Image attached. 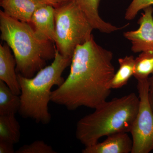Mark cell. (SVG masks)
<instances>
[{
  "label": "cell",
  "mask_w": 153,
  "mask_h": 153,
  "mask_svg": "<svg viewBox=\"0 0 153 153\" xmlns=\"http://www.w3.org/2000/svg\"><path fill=\"white\" fill-rule=\"evenodd\" d=\"M43 5L38 0H0V5L6 15L30 24L34 12Z\"/></svg>",
  "instance_id": "obj_11"
},
{
  "label": "cell",
  "mask_w": 153,
  "mask_h": 153,
  "mask_svg": "<svg viewBox=\"0 0 153 153\" xmlns=\"http://www.w3.org/2000/svg\"><path fill=\"white\" fill-rule=\"evenodd\" d=\"M120 67L115 73L110 83L111 89H117L127 83L130 78L133 76L135 59L133 55L126 56L118 59Z\"/></svg>",
  "instance_id": "obj_14"
},
{
  "label": "cell",
  "mask_w": 153,
  "mask_h": 153,
  "mask_svg": "<svg viewBox=\"0 0 153 153\" xmlns=\"http://www.w3.org/2000/svg\"><path fill=\"white\" fill-rule=\"evenodd\" d=\"M148 79L137 81L139 106L130 131L131 153H149L153 150V110L148 95Z\"/></svg>",
  "instance_id": "obj_6"
},
{
  "label": "cell",
  "mask_w": 153,
  "mask_h": 153,
  "mask_svg": "<svg viewBox=\"0 0 153 153\" xmlns=\"http://www.w3.org/2000/svg\"><path fill=\"white\" fill-rule=\"evenodd\" d=\"M153 74V53L143 52L135 59L133 76L137 80L148 79Z\"/></svg>",
  "instance_id": "obj_16"
},
{
  "label": "cell",
  "mask_w": 153,
  "mask_h": 153,
  "mask_svg": "<svg viewBox=\"0 0 153 153\" xmlns=\"http://www.w3.org/2000/svg\"><path fill=\"white\" fill-rule=\"evenodd\" d=\"M144 13L138 21L139 27L134 31H127L123 36L131 44V50L135 53H153V7L143 10Z\"/></svg>",
  "instance_id": "obj_7"
},
{
  "label": "cell",
  "mask_w": 153,
  "mask_h": 153,
  "mask_svg": "<svg viewBox=\"0 0 153 153\" xmlns=\"http://www.w3.org/2000/svg\"><path fill=\"white\" fill-rule=\"evenodd\" d=\"M0 30L1 39L13 53L17 74L31 78L45 67L46 61L54 59V42L38 38L30 24L13 19L1 10Z\"/></svg>",
  "instance_id": "obj_2"
},
{
  "label": "cell",
  "mask_w": 153,
  "mask_h": 153,
  "mask_svg": "<svg viewBox=\"0 0 153 153\" xmlns=\"http://www.w3.org/2000/svg\"><path fill=\"white\" fill-rule=\"evenodd\" d=\"M148 82H149L148 95H149V100L150 102L151 106L153 110V74L149 77Z\"/></svg>",
  "instance_id": "obj_21"
},
{
  "label": "cell",
  "mask_w": 153,
  "mask_h": 153,
  "mask_svg": "<svg viewBox=\"0 0 153 153\" xmlns=\"http://www.w3.org/2000/svg\"><path fill=\"white\" fill-rule=\"evenodd\" d=\"M85 15L94 29L101 33L109 34L122 30L124 27H117L104 21L99 13L100 0H73Z\"/></svg>",
  "instance_id": "obj_12"
},
{
  "label": "cell",
  "mask_w": 153,
  "mask_h": 153,
  "mask_svg": "<svg viewBox=\"0 0 153 153\" xmlns=\"http://www.w3.org/2000/svg\"><path fill=\"white\" fill-rule=\"evenodd\" d=\"M21 106V98L0 80V115L15 114Z\"/></svg>",
  "instance_id": "obj_15"
},
{
  "label": "cell",
  "mask_w": 153,
  "mask_h": 153,
  "mask_svg": "<svg viewBox=\"0 0 153 153\" xmlns=\"http://www.w3.org/2000/svg\"><path fill=\"white\" fill-rule=\"evenodd\" d=\"M139 96L131 93L105 101L94 112L76 123V138L85 147L98 142L102 137L119 132H130L138 111Z\"/></svg>",
  "instance_id": "obj_3"
},
{
  "label": "cell",
  "mask_w": 153,
  "mask_h": 153,
  "mask_svg": "<svg viewBox=\"0 0 153 153\" xmlns=\"http://www.w3.org/2000/svg\"><path fill=\"white\" fill-rule=\"evenodd\" d=\"M133 141L127 133L119 132L107 136L101 143L85 147L82 153H131Z\"/></svg>",
  "instance_id": "obj_9"
},
{
  "label": "cell",
  "mask_w": 153,
  "mask_h": 153,
  "mask_svg": "<svg viewBox=\"0 0 153 153\" xmlns=\"http://www.w3.org/2000/svg\"><path fill=\"white\" fill-rule=\"evenodd\" d=\"M153 5V0H132L126 10L125 19L128 21L133 20L141 10Z\"/></svg>",
  "instance_id": "obj_18"
},
{
  "label": "cell",
  "mask_w": 153,
  "mask_h": 153,
  "mask_svg": "<svg viewBox=\"0 0 153 153\" xmlns=\"http://www.w3.org/2000/svg\"><path fill=\"white\" fill-rule=\"evenodd\" d=\"M55 8L44 4L36 10L31 19L36 35L44 41L54 42L55 38Z\"/></svg>",
  "instance_id": "obj_8"
},
{
  "label": "cell",
  "mask_w": 153,
  "mask_h": 153,
  "mask_svg": "<svg viewBox=\"0 0 153 153\" xmlns=\"http://www.w3.org/2000/svg\"><path fill=\"white\" fill-rule=\"evenodd\" d=\"M71 61V58L61 55L56 48L53 62L39 70L35 76L28 78L17 74L21 91L19 112L22 116L32 119L37 123H49L51 115L48 104L51 101V89L64 82L62 74Z\"/></svg>",
  "instance_id": "obj_4"
},
{
  "label": "cell",
  "mask_w": 153,
  "mask_h": 153,
  "mask_svg": "<svg viewBox=\"0 0 153 153\" xmlns=\"http://www.w3.org/2000/svg\"><path fill=\"white\" fill-rule=\"evenodd\" d=\"M38 1L44 4L52 6L55 9L71 0H38Z\"/></svg>",
  "instance_id": "obj_20"
},
{
  "label": "cell",
  "mask_w": 153,
  "mask_h": 153,
  "mask_svg": "<svg viewBox=\"0 0 153 153\" xmlns=\"http://www.w3.org/2000/svg\"><path fill=\"white\" fill-rule=\"evenodd\" d=\"M14 144L11 143L0 140V153H13Z\"/></svg>",
  "instance_id": "obj_19"
},
{
  "label": "cell",
  "mask_w": 153,
  "mask_h": 153,
  "mask_svg": "<svg viewBox=\"0 0 153 153\" xmlns=\"http://www.w3.org/2000/svg\"><path fill=\"white\" fill-rule=\"evenodd\" d=\"M55 47L60 54L72 58L78 45L87 41L93 28L73 0L55 10Z\"/></svg>",
  "instance_id": "obj_5"
},
{
  "label": "cell",
  "mask_w": 153,
  "mask_h": 153,
  "mask_svg": "<svg viewBox=\"0 0 153 153\" xmlns=\"http://www.w3.org/2000/svg\"><path fill=\"white\" fill-rule=\"evenodd\" d=\"M15 114L0 115V140L15 144L21 137L20 126Z\"/></svg>",
  "instance_id": "obj_13"
},
{
  "label": "cell",
  "mask_w": 153,
  "mask_h": 153,
  "mask_svg": "<svg viewBox=\"0 0 153 153\" xmlns=\"http://www.w3.org/2000/svg\"><path fill=\"white\" fill-rule=\"evenodd\" d=\"M15 153H56L52 146L42 140H36L29 145L22 146Z\"/></svg>",
  "instance_id": "obj_17"
},
{
  "label": "cell",
  "mask_w": 153,
  "mask_h": 153,
  "mask_svg": "<svg viewBox=\"0 0 153 153\" xmlns=\"http://www.w3.org/2000/svg\"><path fill=\"white\" fill-rule=\"evenodd\" d=\"M16 62L6 43L0 45V80L5 82L13 93L20 95L21 88L16 71Z\"/></svg>",
  "instance_id": "obj_10"
},
{
  "label": "cell",
  "mask_w": 153,
  "mask_h": 153,
  "mask_svg": "<svg viewBox=\"0 0 153 153\" xmlns=\"http://www.w3.org/2000/svg\"><path fill=\"white\" fill-rule=\"evenodd\" d=\"M113 55L97 43L92 34L76 47L69 75L52 91L51 101L74 111L81 106L95 109L106 101L115 73Z\"/></svg>",
  "instance_id": "obj_1"
}]
</instances>
